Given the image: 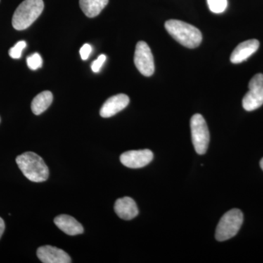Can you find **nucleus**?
Returning a JSON list of instances; mask_svg holds the SVG:
<instances>
[{"instance_id":"obj_1","label":"nucleus","mask_w":263,"mask_h":263,"mask_svg":"<svg viewBox=\"0 0 263 263\" xmlns=\"http://www.w3.org/2000/svg\"><path fill=\"white\" fill-rule=\"evenodd\" d=\"M24 176L32 182H44L49 176V170L42 157L34 152H26L15 160Z\"/></svg>"},{"instance_id":"obj_2","label":"nucleus","mask_w":263,"mask_h":263,"mask_svg":"<svg viewBox=\"0 0 263 263\" xmlns=\"http://www.w3.org/2000/svg\"><path fill=\"white\" fill-rule=\"evenodd\" d=\"M166 30L180 44L189 48H195L202 42V33L197 27L181 21H167L164 24Z\"/></svg>"},{"instance_id":"obj_3","label":"nucleus","mask_w":263,"mask_h":263,"mask_svg":"<svg viewBox=\"0 0 263 263\" xmlns=\"http://www.w3.org/2000/svg\"><path fill=\"white\" fill-rule=\"evenodd\" d=\"M43 9V0H24L13 14L12 19L13 28L18 31L27 29L37 20Z\"/></svg>"},{"instance_id":"obj_4","label":"nucleus","mask_w":263,"mask_h":263,"mask_svg":"<svg viewBox=\"0 0 263 263\" xmlns=\"http://www.w3.org/2000/svg\"><path fill=\"white\" fill-rule=\"evenodd\" d=\"M243 221V213L234 209L227 212L221 218L216 230L215 238L218 241H224L238 233Z\"/></svg>"},{"instance_id":"obj_5","label":"nucleus","mask_w":263,"mask_h":263,"mask_svg":"<svg viewBox=\"0 0 263 263\" xmlns=\"http://www.w3.org/2000/svg\"><path fill=\"white\" fill-rule=\"evenodd\" d=\"M192 140L195 149L198 155H202L206 153L209 142L210 133L208 128L206 122L201 114H195L190 121Z\"/></svg>"},{"instance_id":"obj_6","label":"nucleus","mask_w":263,"mask_h":263,"mask_svg":"<svg viewBox=\"0 0 263 263\" xmlns=\"http://www.w3.org/2000/svg\"><path fill=\"white\" fill-rule=\"evenodd\" d=\"M249 89L242 104L246 110L252 111L263 105V74H257L251 79Z\"/></svg>"},{"instance_id":"obj_7","label":"nucleus","mask_w":263,"mask_h":263,"mask_svg":"<svg viewBox=\"0 0 263 263\" xmlns=\"http://www.w3.org/2000/svg\"><path fill=\"white\" fill-rule=\"evenodd\" d=\"M134 62L137 69L144 76L149 77L155 72V62L149 46L146 42L137 43Z\"/></svg>"},{"instance_id":"obj_8","label":"nucleus","mask_w":263,"mask_h":263,"mask_svg":"<svg viewBox=\"0 0 263 263\" xmlns=\"http://www.w3.org/2000/svg\"><path fill=\"white\" fill-rule=\"evenodd\" d=\"M154 158V154L149 149L129 151L120 156L122 164L129 168H141L150 163Z\"/></svg>"},{"instance_id":"obj_9","label":"nucleus","mask_w":263,"mask_h":263,"mask_svg":"<svg viewBox=\"0 0 263 263\" xmlns=\"http://www.w3.org/2000/svg\"><path fill=\"white\" fill-rule=\"evenodd\" d=\"M38 258L44 263H70L72 262L69 254L65 251L52 246L40 247L37 251Z\"/></svg>"},{"instance_id":"obj_10","label":"nucleus","mask_w":263,"mask_h":263,"mask_svg":"<svg viewBox=\"0 0 263 263\" xmlns=\"http://www.w3.org/2000/svg\"><path fill=\"white\" fill-rule=\"evenodd\" d=\"M129 98L127 95L119 94L114 95L108 99L100 109V116L103 118L114 117V115L122 111L129 105Z\"/></svg>"},{"instance_id":"obj_11","label":"nucleus","mask_w":263,"mask_h":263,"mask_svg":"<svg viewBox=\"0 0 263 263\" xmlns=\"http://www.w3.org/2000/svg\"><path fill=\"white\" fill-rule=\"evenodd\" d=\"M259 42L252 39L240 43L230 56V62L233 64L241 63L258 50Z\"/></svg>"},{"instance_id":"obj_12","label":"nucleus","mask_w":263,"mask_h":263,"mask_svg":"<svg viewBox=\"0 0 263 263\" xmlns=\"http://www.w3.org/2000/svg\"><path fill=\"white\" fill-rule=\"evenodd\" d=\"M116 214L121 219L131 220L138 215V209L136 202L129 197L118 199L114 205Z\"/></svg>"},{"instance_id":"obj_13","label":"nucleus","mask_w":263,"mask_h":263,"mask_svg":"<svg viewBox=\"0 0 263 263\" xmlns=\"http://www.w3.org/2000/svg\"><path fill=\"white\" fill-rule=\"evenodd\" d=\"M54 224L59 229L71 236L82 234L84 230L82 224L72 216L62 214L54 219Z\"/></svg>"},{"instance_id":"obj_14","label":"nucleus","mask_w":263,"mask_h":263,"mask_svg":"<svg viewBox=\"0 0 263 263\" xmlns=\"http://www.w3.org/2000/svg\"><path fill=\"white\" fill-rule=\"evenodd\" d=\"M109 0H79L82 11L89 18L98 16L108 5Z\"/></svg>"},{"instance_id":"obj_15","label":"nucleus","mask_w":263,"mask_h":263,"mask_svg":"<svg viewBox=\"0 0 263 263\" xmlns=\"http://www.w3.org/2000/svg\"><path fill=\"white\" fill-rule=\"evenodd\" d=\"M53 102V95L51 91H45L40 93L34 99L31 108L34 115H41L46 111Z\"/></svg>"},{"instance_id":"obj_16","label":"nucleus","mask_w":263,"mask_h":263,"mask_svg":"<svg viewBox=\"0 0 263 263\" xmlns=\"http://www.w3.org/2000/svg\"><path fill=\"white\" fill-rule=\"evenodd\" d=\"M211 11L214 13H221L228 7V0H207Z\"/></svg>"},{"instance_id":"obj_17","label":"nucleus","mask_w":263,"mask_h":263,"mask_svg":"<svg viewBox=\"0 0 263 263\" xmlns=\"http://www.w3.org/2000/svg\"><path fill=\"white\" fill-rule=\"evenodd\" d=\"M27 65L29 68L32 70H37L40 67H42L43 60L39 53H33L27 59Z\"/></svg>"},{"instance_id":"obj_18","label":"nucleus","mask_w":263,"mask_h":263,"mask_svg":"<svg viewBox=\"0 0 263 263\" xmlns=\"http://www.w3.org/2000/svg\"><path fill=\"white\" fill-rule=\"evenodd\" d=\"M27 46L25 41H19L13 48L9 50V55L11 58L18 60L22 57V51Z\"/></svg>"},{"instance_id":"obj_19","label":"nucleus","mask_w":263,"mask_h":263,"mask_svg":"<svg viewBox=\"0 0 263 263\" xmlns=\"http://www.w3.org/2000/svg\"><path fill=\"white\" fill-rule=\"evenodd\" d=\"M106 60V56L104 54L100 55L92 64H91V70L93 72H98L103 65L104 62Z\"/></svg>"},{"instance_id":"obj_20","label":"nucleus","mask_w":263,"mask_h":263,"mask_svg":"<svg viewBox=\"0 0 263 263\" xmlns=\"http://www.w3.org/2000/svg\"><path fill=\"white\" fill-rule=\"evenodd\" d=\"M91 50H92V48H91V46H90L89 44H87V43L84 44V46L81 48L80 50L81 59H82L83 60H87L89 57L90 53H91Z\"/></svg>"},{"instance_id":"obj_21","label":"nucleus","mask_w":263,"mask_h":263,"mask_svg":"<svg viewBox=\"0 0 263 263\" xmlns=\"http://www.w3.org/2000/svg\"><path fill=\"white\" fill-rule=\"evenodd\" d=\"M5 229V221L0 217V238L3 236Z\"/></svg>"},{"instance_id":"obj_22","label":"nucleus","mask_w":263,"mask_h":263,"mask_svg":"<svg viewBox=\"0 0 263 263\" xmlns=\"http://www.w3.org/2000/svg\"><path fill=\"white\" fill-rule=\"evenodd\" d=\"M260 167H261V168H262V170L263 171V158L260 161Z\"/></svg>"},{"instance_id":"obj_23","label":"nucleus","mask_w":263,"mask_h":263,"mask_svg":"<svg viewBox=\"0 0 263 263\" xmlns=\"http://www.w3.org/2000/svg\"><path fill=\"white\" fill-rule=\"evenodd\" d=\"M0 122H1V119H0Z\"/></svg>"}]
</instances>
